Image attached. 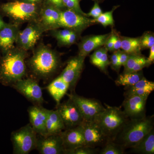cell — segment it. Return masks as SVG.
Instances as JSON below:
<instances>
[{"instance_id": "obj_20", "label": "cell", "mask_w": 154, "mask_h": 154, "mask_svg": "<svg viewBox=\"0 0 154 154\" xmlns=\"http://www.w3.org/2000/svg\"><path fill=\"white\" fill-rule=\"evenodd\" d=\"M110 34L94 35L84 38L79 45V56L85 58L91 51L105 45Z\"/></svg>"}, {"instance_id": "obj_38", "label": "cell", "mask_w": 154, "mask_h": 154, "mask_svg": "<svg viewBox=\"0 0 154 154\" xmlns=\"http://www.w3.org/2000/svg\"><path fill=\"white\" fill-rule=\"evenodd\" d=\"M45 5L52 6L60 11H62L65 8L63 2V0H45Z\"/></svg>"}, {"instance_id": "obj_10", "label": "cell", "mask_w": 154, "mask_h": 154, "mask_svg": "<svg viewBox=\"0 0 154 154\" xmlns=\"http://www.w3.org/2000/svg\"><path fill=\"white\" fill-rule=\"evenodd\" d=\"M12 87L35 105H41L44 102L42 90L34 79H22Z\"/></svg>"}, {"instance_id": "obj_22", "label": "cell", "mask_w": 154, "mask_h": 154, "mask_svg": "<svg viewBox=\"0 0 154 154\" xmlns=\"http://www.w3.org/2000/svg\"><path fill=\"white\" fill-rule=\"evenodd\" d=\"M69 88V84L59 76L47 87L48 93L55 100L57 105L60 103L61 100L66 94Z\"/></svg>"}, {"instance_id": "obj_19", "label": "cell", "mask_w": 154, "mask_h": 154, "mask_svg": "<svg viewBox=\"0 0 154 154\" xmlns=\"http://www.w3.org/2000/svg\"><path fill=\"white\" fill-rule=\"evenodd\" d=\"M47 110L38 105L31 106L28 109L30 124L39 136L46 135L45 124Z\"/></svg>"}, {"instance_id": "obj_27", "label": "cell", "mask_w": 154, "mask_h": 154, "mask_svg": "<svg viewBox=\"0 0 154 154\" xmlns=\"http://www.w3.org/2000/svg\"><path fill=\"white\" fill-rule=\"evenodd\" d=\"M125 149L113 141H109L99 152L100 154H123Z\"/></svg>"}, {"instance_id": "obj_18", "label": "cell", "mask_w": 154, "mask_h": 154, "mask_svg": "<svg viewBox=\"0 0 154 154\" xmlns=\"http://www.w3.org/2000/svg\"><path fill=\"white\" fill-rule=\"evenodd\" d=\"M19 25L10 23L0 30V51L2 54L15 48L19 31Z\"/></svg>"}, {"instance_id": "obj_40", "label": "cell", "mask_w": 154, "mask_h": 154, "mask_svg": "<svg viewBox=\"0 0 154 154\" xmlns=\"http://www.w3.org/2000/svg\"><path fill=\"white\" fill-rule=\"evenodd\" d=\"M129 54L124 51L123 52L120 51L119 56V66L120 67L121 66H124L129 57Z\"/></svg>"}, {"instance_id": "obj_41", "label": "cell", "mask_w": 154, "mask_h": 154, "mask_svg": "<svg viewBox=\"0 0 154 154\" xmlns=\"http://www.w3.org/2000/svg\"><path fill=\"white\" fill-rule=\"evenodd\" d=\"M105 45L107 50L113 51V44L111 34H110V36L107 38Z\"/></svg>"}, {"instance_id": "obj_36", "label": "cell", "mask_w": 154, "mask_h": 154, "mask_svg": "<svg viewBox=\"0 0 154 154\" xmlns=\"http://www.w3.org/2000/svg\"><path fill=\"white\" fill-rule=\"evenodd\" d=\"M102 13V9L100 8L99 3L95 2L94 6L90 12L86 14L87 17H91L94 19L98 18Z\"/></svg>"}, {"instance_id": "obj_4", "label": "cell", "mask_w": 154, "mask_h": 154, "mask_svg": "<svg viewBox=\"0 0 154 154\" xmlns=\"http://www.w3.org/2000/svg\"><path fill=\"white\" fill-rule=\"evenodd\" d=\"M96 116V122L109 141H113L129 119L119 107L107 106Z\"/></svg>"}, {"instance_id": "obj_1", "label": "cell", "mask_w": 154, "mask_h": 154, "mask_svg": "<svg viewBox=\"0 0 154 154\" xmlns=\"http://www.w3.org/2000/svg\"><path fill=\"white\" fill-rule=\"evenodd\" d=\"M28 51L16 47L0 57V83L11 86L25 76Z\"/></svg>"}, {"instance_id": "obj_13", "label": "cell", "mask_w": 154, "mask_h": 154, "mask_svg": "<svg viewBox=\"0 0 154 154\" xmlns=\"http://www.w3.org/2000/svg\"><path fill=\"white\" fill-rule=\"evenodd\" d=\"M36 149L41 154H64L60 133L40 136L37 137Z\"/></svg>"}, {"instance_id": "obj_31", "label": "cell", "mask_w": 154, "mask_h": 154, "mask_svg": "<svg viewBox=\"0 0 154 154\" xmlns=\"http://www.w3.org/2000/svg\"><path fill=\"white\" fill-rule=\"evenodd\" d=\"M143 57L140 54H130L129 57L124 66L123 73H129Z\"/></svg>"}, {"instance_id": "obj_44", "label": "cell", "mask_w": 154, "mask_h": 154, "mask_svg": "<svg viewBox=\"0 0 154 154\" xmlns=\"http://www.w3.org/2000/svg\"><path fill=\"white\" fill-rule=\"evenodd\" d=\"M7 24V23L4 22V20L2 19V17H0V30L2 29L3 27H5Z\"/></svg>"}, {"instance_id": "obj_28", "label": "cell", "mask_w": 154, "mask_h": 154, "mask_svg": "<svg viewBox=\"0 0 154 154\" xmlns=\"http://www.w3.org/2000/svg\"><path fill=\"white\" fill-rule=\"evenodd\" d=\"M116 8V7H115V8L113 9L112 11L102 13L98 18L94 19L95 22L100 23L104 27L113 25L114 22L113 17V11Z\"/></svg>"}, {"instance_id": "obj_37", "label": "cell", "mask_w": 154, "mask_h": 154, "mask_svg": "<svg viewBox=\"0 0 154 154\" xmlns=\"http://www.w3.org/2000/svg\"><path fill=\"white\" fill-rule=\"evenodd\" d=\"M120 51H116L113 53L111 57V67L112 68L119 72L120 67L119 66V56Z\"/></svg>"}, {"instance_id": "obj_32", "label": "cell", "mask_w": 154, "mask_h": 154, "mask_svg": "<svg viewBox=\"0 0 154 154\" xmlns=\"http://www.w3.org/2000/svg\"><path fill=\"white\" fill-rule=\"evenodd\" d=\"M96 148L85 146L77 148L71 150L67 151L65 154H94L97 152Z\"/></svg>"}, {"instance_id": "obj_8", "label": "cell", "mask_w": 154, "mask_h": 154, "mask_svg": "<svg viewBox=\"0 0 154 154\" xmlns=\"http://www.w3.org/2000/svg\"><path fill=\"white\" fill-rule=\"evenodd\" d=\"M69 96L79 108L84 121H94L105 109L102 104L96 99H88L75 94H70Z\"/></svg>"}, {"instance_id": "obj_7", "label": "cell", "mask_w": 154, "mask_h": 154, "mask_svg": "<svg viewBox=\"0 0 154 154\" xmlns=\"http://www.w3.org/2000/svg\"><path fill=\"white\" fill-rule=\"evenodd\" d=\"M45 32L37 20L29 22L24 30H19L16 42L17 47L26 51L33 49Z\"/></svg>"}, {"instance_id": "obj_26", "label": "cell", "mask_w": 154, "mask_h": 154, "mask_svg": "<svg viewBox=\"0 0 154 154\" xmlns=\"http://www.w3.org/2000/svg\"><path fill=\"white\" fill-rule=\"evenodd\" d=\"M121 48L128 54H140L141 49L140 38L126 37L121 38Z\"/></svg>"}, {"instance_id": "obj_3", "label": "cell", "mask_w": 154, "mask_h": 154, "mask_svg": "<svg viewBox=\"0 0 154 154\" xmlns=\"http://www.w3.org/2000/svg\"><path fill=\"white\" fill-rule=\"evenodd\" d=\"M153 116L129 119L113 141L125 148H132L153 129Z\"/></svg>"}, {"instance_id": "obj_45", "label": "cell", "mask_w": 154, "mask_h": 154, "mask_svg": "<svg viewBox=\"0 0 154 154\" xmlns=\"http://www.w3.org/2000/svg\"><path fill=\"white\" fill-rule=\"evenodd\" d=\"M92 1H94V2H96L98 3L99 4V3L104 2L105 0H92Z\"/></svg>"}, {"instance_id": "obj_30", "label": "cell", "mask_w": 154, "mask_h": 154, "mask_svg": "<svg viewBox=\"0 0 154 154\" xmlns=\"http://www.w3.org/2000/svg\"><path fill=\"white\" fill-rule=\"evenodd\" d=\"M79 1L80 0H63V2L65 8H66V9L87 17L86 14L84 13L81 9Z\"/></svg>"}, {"instance_id": "obj_14", "label": "cell", "mask_w": 154, "mask_h": 154, "mask_svg": "<svg viewBox=\"0 0 154 154\" xmlns=\"http://www.w3.org/2000/svg\"><path fill=\"white\" fill-rule=\"evenodd\" d=\"M148 96H126L122 104L125 115L130 119L146 116V105Z\"/></svg>"}, {"instance_id": "obj_35", "label": "cell", "mask_w": 154, "mask_h": 154, "mask_svg": "<svg viewBox=\"0 0 154 154\" xmlns=\"http://www.w3.org/2000/svg\"><path fill=\"white\" fill-rule=\"evenodd\" d=\"M77 31H74L69 35L67 36L66 38L59 42V44L61 45H71L74 44L76 41L78 34Z\"/></svg>"}, {"instance_id": "obj_9", "label": "cell", "mask_w": 154, "mask_h": 154, "mask_svg": "<svg viewBox=\"0 0 154 154\" xmlns=\"http://www.w3.org/2000/svg\"><path fill=\"white\" fill-rule=\"evenodd\" d=\"M95 22L94 19H89L86 16L66 9L61 11L59 28H68L79 32Z\"/></svg>"}, {"instance_id": "obj_5", "label": "cell", "mask_w": 154, "mask_h": 154, "mask_svg": "<svg viewBox=\"0 0 154 154\" xmlns=\"http://www.w3.org/2000/svg\"><path fill=\"white\" fill-rule=\"evenodd\" d=\"M40 8L37 4H30L20 1L5 3L1 7V11L4 15L11 19L13 23L19 25L36 21Z\"/></svg>"}, {"instance_id": "obj_34", "label": "cell", "mask_w": 154, "mask_h": 154, "mask_svg": "<svg viewBox=\"0 0 154 154\" xmlns=\"http://www.w3.org/2000/svg\"><path fill=\"white\" fill-rule=\"evenodd\" d=\"M74 30L65 28L63 30H57L56 29L52 30V35L57 40L58 42H60L67 36L69 35Z\"/></svg>"}, {"instance_id": "obj_25", "label": "cell", "mask_w": 154, "mask_h": 154, "mask_svg": "<svg viewBox=\"0 0 154 154\" xmlns=\"http://www.w3.org/2000/svg\"><path fill=\"white\" fill-rule=\"evenodd\" d=\"M143 77L142 70L135 72L125 73L119 75L115 83L117 85L128 88L134 85Z\"/></svg>"}, {"instance_id": "obj_15", "label": "cell", "mask_w": 154, "mask_h": 154, "mask_svg": "<svg viewBox=\"0 0 154 154\" xmlns=\"http://www.w3.org/2000/svg\"><path fill=\"white\" fill-rule=\"evenodd\" d=\"M85 58L77 56L70 60L63 71L60 75L69 84V88H74L81 75L84 66Z\"/></svg>"}, {"instance_id": "obj_12", "label": "cell", "mask_w": 154, "mask_h": 154, "mask_svg": "<svg viewBox=\"0 0 154 154\" xmlns=\"http://www.w3.org/2000/svg\"><path fill=\"white\" fill-rule=\"evenodd\" d=\"M86 146L96 148L105 145L109 141L98 123L95 121H84L81 124Z\"/></svg>"}, {"instance_id": "obj_6", "label": "cell", "mask_w": 154, "mask_h": 154, "mask_svg": "<svg viewBox=\"0 0 154 154\" xmlns=\"http://www.w3.org/2000/svg\"><path fill=\"white\" fill-rule=\"evenodd\" d=\"M37 137V133L30 123L14 131L11 136L14 149L13 153H29L36 149Z\"/></svg>"}, {"instance_id": "obj_16", "label": "cell", "mask_w": 154, "mask_h": 154, "mask_svg": "<svg viewBox=\"0 0 154 154\" xmlns=\"http://www.w3.org/2000/svg\"><path fill=\"white\" fill-rule=\"evenodd\" d=\"M60 12V10L47 5H44L40 8L37 21L45 32L59 28Z\"/></svg>"}, {"instance_id": "obj_42", "label": "cell", "mask_w": 154, "mask_h": 154, "mask_svg": "<svg viewBox=\"0 0 154 154\" xmlns=\"http://www.w3.org/2000/svg\"><path fill=\"white\" fill-rule=\"evenodd\" d=\"M150 52L148 58L147 59L149 64H151L154 60V45L150 48Z\"/></svg>"}, {"instance_id": "obj_21", "label": "cell", "mask_w": 154, "mask_h": 154, "mask_svg": "<svg viewBox=\"0 0 154 154\" xmlns=\"http://www.w3.org/2000/svg\"><path fill=\"white\" fill-rule=\"evenodd\" d=\"M45 126L46 135L59 134L66 129L63 122L57 110H47Z\"/></svg>"}, {"instance_id": "obj_23", "label": "cell", "mask_w": 154, "mask_h": 154, "mask_svg": "<svg viewBox=\"0 0 154 154\" xmlns=\"http://www.w3.org/2000/svg\"><path fill=\"white\" fill-rule=\"evenodd\" d=\"M137 153L153 154L154 153V128L140 140L132 148Z\"/></svg>"}, {"instance_id": "obj_17", "label": "cell", "mask_w": 154, "mask_h": 154, "mask_svg": "<svg viewBox=\"0 0 154 154\" xmlns=\"http://www.w3.org/2000/svg\"><path fill=\"white\" fill-rule=\"evenodd\" d=\"M65 152L77 148L86 146L82 125L66 129L60 133Z\"/></svg>"}, {"instance_id": "obj_43", "label": "cell", "mask_w": 154, "mask_h": 154, "mask_svg": "<svg viewBox=\"0 0 154 154\" xmlns=\"http://www.w3.org/2000/svg\"><path fill=\"white\" fill-rule=\"evenodd\" d=\"M42 0H20L21 2H24L30 3V4H37L40 3Z\"/></svg>"}, {"instance_id": "obj_33", "label": "cell", "mask_w": 154, "mask_h": 154, "mask_svg": "<svg viewBox=\"0 0 154 154\" xmlns=\"http://www.w3.org/2000/svg\"><path fill=\"white\" fill-rule=\"evenodd\" d=\"M140 39L141 48H150L154 45V35L150 33H145Z\"/></svg>"}, {"instance_id": "obj_39", "label": "cell", "mask_w": 154, "mask_h": 154, "mask_svg": "<svg viewBox=\"0 0 154 154\" xmlns=\"http://www.w3.org/2000/svg\"><path fill=\"white\" fill-rule=\"evenodd\" d=\"M111 36L113 41V50H117L121 48V38H119L118 35L115 34H112Z\"/></svg>"}, {"instance_id": "obj_11", "label": "cell", "mask_w": 154, "mask_h": 154, "mask_svg": "<svg viewBox=\"0 0 154 154\" xmlns=\"http://www.w3.org/2000/svg\"><path fill=\"white\" fill-rule=\"evenodd\" d=\"M57 106V110L63 122L66 129L79 126L84 121L79 108L69 98L66 102L60 103Z\"/></svg>"}, {"instance_id": "obj_29", "label": "cell", "mask_w": 154, "mask_h": 154, "mask_svg": "<svg viewBox=\"0 0 154 154\" xmlns=\"http://www.w3.org/2000/svg\"><path fill=\"white\" fill-rule=\"evenodd\" d=\"M126 88L131 89L148 90L152 92L154 90V83L153 82H150L144 77L143 79L138 81L134 85Z\"/></svg>"}, {"instance_id": "obj_24", "label": "cell", "mask_w": 154, "mask_h": 154, "mask_svg": "<svg viewBox=\"0 0 154 154\" xmlns=\"http://www.w3.org/2000/svg\"><path fill=\"white\" fill-rule=\"evenodd\" d=\"M107 51L106 48H100L95 51L91 57V63L104 72L110 63L108 60Z\"/></svg>"}, {"instance_id": "obj_2", "label": "cell", "mask_w": 154, "mask_h": 154, "mask_svg": "<svg viewBox=\"0 0 154 154\" xmlns=\"http://www.w3.org/2000/svg\"><path fill=\"white\" fill-rule=\"evenodd\" d=\"M60 63L59 56L47 45L41 44L33 51L27 64L33 75L39 79H46L57 70Z\"/></svg>"}]
</instances>
